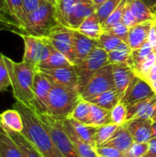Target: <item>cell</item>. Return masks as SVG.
Returning <instances> with one entry per match:
<instances>
[{"mask_svg":"<svg viewBox=\"0 0 156 157\" xmlns=\"http://www.w3.org/2000/svg\"><path fill=\"white\" fill-rule=\"evenodd\" d=\"M20 37L24 41L22 61L38 68V66L50 56L51 45L38 37L30 35H22Z\"/></svg>","mask_w":156,"mask_h":157,"instance_id":"obj_9","label":"cell"},{"mask_svg":"<svg viewBox=\"0 0 156 157\" xmlns=\"http://www.w3.org/2000/svg\"><path fill=\"white\" fill-rule=\"evenodd\" d=\"M52 82L49 79V77L38 70L35 75L34 83H33V94L34 100L32 104V109L38 113L47 114L48 108V99L52 88Z\"/></svg>","mask_w":156,"mask_h":157,"instance_id":"obj_10","label":"cell"},{"mask_svg":"<svg viewBox=\"0 0 156 157\" xmlns=\"http://www.w3.org/2000/svg\"><path fill=\"white\" fill-rule=\"evenodd\" d=\"M153 121L148 119H131L123 125L129 131L134 143H149L153 139Z\"/></svg>","mask_w":156,"mask_h":157,"instance_id":"obj_13","label":"cell"},{"mask_svg":"<svg viewBox=\"0 0 156 157\" xmlns=\"http://www.w3.org/2000/svg\"><path fill=\"white\" fill-rule=\"evenodd\" d=\"M97 47H98L97 40H93L82 34L77 29H74L73 50L74 56V65L85 60Z\"/></svg>","mask_w":156,"mask_h":157,"instance_id":"obj_14","label":"cell"},{"mask_svg":"<svg viewBox=\"0 0 156 157\" xmlns=\"http://www.w3.org/2000/svg\"><path fill=\"white\" fill-rule=\"evenodd\" d=\"M122 42H123V40H121L120 38H118L107 31H104L101 34V36L99 37V39L97 40L98 47L105 50L107 52H109L115 50Z\"/></svg>","mask_w":156,"mask_h":157,"instance_id":"obj_37","label":"cell"},{"mask_svg":"<svg viewBox=\"0 0 156 157\" xmlns=\"http://www.w3.org/2000/svg\"><path fill=\"white\" fill-rule=\"evenodd\" d=\"M0 121L1 125L10 131L22 132L24 128V123L22 120L21 114L16 109H6L0 113Z\"/></svg>","mask_w":156,"mask_h":157,"instance_id":"obj_24","label":"cell"},{"mask_svg":"<svg viewBox=\"0 0 156 157\" xmlns=\"http://www.w3.org/2000/svg\"><path fill=\"white\" fill-rule=\"evenodd\" d=\"M73 35L74 29L59 25L55 27L46 37L40 38L50 44L53 49L63 54L74 65V56L73 50Z\"/></svg>","mask_w":156,"mask_h":157,"instance_id":"obj_8","label":"cell"},{"mask_svg":"<svg viewBox=\"0 0 156 157\" xmlns=\"http://www.w3.org/2000/svg\"><path fill=\"white\" fill-rule=\"evenodd\" d=\"M108 64H110L108 62V52L105 50L97 47L85 60L74 65L79 79L78 90L88 81V79L96 72Z\"/></svg>","mask_w":156,"mask_h":157,"instance_id":"obj_7","label":"cell"},{"mask_svg":"<svg viewBox=\"0 0 156 157\" xmlns=\"http://www.w3.org/2000/svg\"><path fill=\"white\" fill-rule=\"evenodd\" d=\"M122 0H107L101 6L96 8V15L103 25L105 21L108 18V17L112 14V12L117 8V6L120 4Z\"/></svg>","mask_w":156,"mask_h":157,"instance_id":"obj_38","label":"cell"},{"mask_svg":"<svg viewBox=\"0 0 156 157\" xmlns=\"http://www.w3.org/2000/svg\"><path fill=\"white\" fill-rule=\"evenodd\" d=\"M154 28H155V29H156V18H155V20H154Z\"/></svg>","mask_w":156,"mask_h":157,"instance_id":"obj_55","label":"cell"},{"mask_svg":"<svg viewBox=\"0 0 156 157\" xmlns=\"http://www.w3.org/2000/svg\"><path fill=\"white\" fill-rule=\"evenodd\" d=\"M152 131H153V138H156V121H153Z\"/></svg>","mask_w":156,"mask_h":157,"instance_id":"obj_52","label":"cell"},{"mask_svg":"<svg viewBox=\"0 0 156 157\" xmlns=\"http://www.w3.org/2000/svg\"><path fill=\"white\" fill-rule=\"evenodd\" d=\"M113 66V78L115 84V89L120 94V98L126 92L127 88L132 82L136 75L131 67L127 64H112Z\"/></svg>","mask_w":156,"mask_h":157,"instance_id":"obj_18","label":"cell"},{"mask_svg":"<svg viewBox=\"0 0 156 157\" xmlns=\"http://www.w3.org/2000/svg\"><path fill=\"white\" fill-rule=\"evenodd\" d=\"M7 13L23 29L26 21L24 13V0H6Z\"/></svg>","mask_w":156,"mask_h":157,"instance_id":"obj_33","label":"cell"},{"mask_svg":"<svg viewBox=\"0 0 156 157\" xmlns=\"http://www.w3.org/2000/svg\"><path fill=\"white\" fill-rule=\"evenodd\" d=\"M45 1H48V2H51V3H55V0H45Z\"/></svg>","mask_w":156,"mask_h":157,"instance_id":"obj_54","label":"cell"},{"mask_svg":"<svg viewBox=\"0 0 156 157\" xmlns=\"http://www.w3.org/2000/svg\"><path fill=\"white\" fill-rule=\"evenodd\" d=\"M155 95L151 85L143 78L135 75L126 92L120 98V102L126 107L135 102L152 98Z\"/></svg>","mask_w":156,"mask_h":157,"instance_id":"obj_11","label":"cell"},{"mask_svg":"<svg viewBox=\"0 0 156 157\" xmlns=\"http://www.w3.org/2000/svg\"><path fill=\"white\" fill-rule=\"evenodd\" d=\"M35 111V110H34ZM36 112V111H35ZM37 116L40 120L44 128L51 136L52 142L61 152L63 157H81L79 153L76 151L75 147L68 138L63 122L60 120L54 119L47 114H40L36 112Z\"/></svg>","mask_w":156,"mask_h":157,"instance_id":"obj_5","label":"cell"},{"mask_svg":"<svg viewBox=\"0 0 156 157\" xmlns=\"http://www.w3.org/2000/svg\"><path fill=\"white\" fill-rule=\"evenodd\" d=\"M156 16V0H141Z\"/></svg>","mask_w":156,"mask_h":157,"instance_id":"obj_49","label":"cell"},{"mask_svg":"<svg viewBox=\"0 0 156 157\" xmlns=\"http://www.w3.org/2000/svg\"><path fill=\"white\" fill-rule=\"evenodd\" d=\"M14 109H16L22 116L24 123L22 131L23 135L33 144L41 156L63 157L32 109L17 101L14 105Z\"/></svg>","mask_w":156,"mask_h":157,"instance_id":"obj_1","label":"cell"},{"mask_svg":"<svg viewBox=\"0 0 156 157\" xmlns=\"http://www.w3.org/2000/svg\"><path fill=\"white\" fill-rule=\"evenodd\" d=\"M149 149L143 157H156V138H153L148 143Z\"/></svg>","mask_w":156,"mask_h":157,"instance_id":"obj_48","label":"cell"},{"mask_svg":"<svg viewBox=\"0 0 156 157\" xmlns=\"http://www.w3.org/2000/svg\"><path fill=\"white\" fill-rule=\"evenodd\" d=\"M9 86L10 79L7 66L4 59V54L0 53V93L6 90Z\"/></svg>","mask_w":156,"mask_h":157,"instance_id":"obj_42","label":"cell"},{"mask_svg":"<svg viewBox=\"0 0 156 157\" xmlns=\"http://www.w3.org/2000/svg\"><path fill=\"white\" fill-rule=\"evenodd\" d=\"M110 118H111V123L116 124L118 126L123 125L127 121V118H128L127 107L120 101L110 110Z\"/></svg>","mask_w":156,"mask_h":157,"instance_id":"obj_40","label":"cell"},{"mask_svg":"<svg viewBox=\"0 0 156 157\" xmlns=\"http://www.w3.org/2000/svg\"><path fill=\"white\" fill-rule=\"evenodd\" d=\"M130 8L137 23L150 22L155 20V15L141 0H131Z\"/></svg>","mask_w":156,"mask_h":157,"instance_id":"obj_28","label":"cell"},{"mask_svg":"<svg viewBox=\"0 0 156 157\" xmlns=\"http://www.w3.org/2000/svg\"><path fill=\"white\" fill-rule=\"evenodd\" d=\"M40 2L41 0H24V13H25L26 20L28 16L40 6Z\"/></svg>","mask_w":156,"mask_h":157,"instance_id":"obj_46","label":"cell"},{"mask_svg":"<svg viewBox=\"0 0 156 157\" xmlns=\"http://www.w3.org/2000/svg\"><path fill=\"white\" fill-rule=\"evenodd\" d=\"M0 157H23L2 125L0 128Z\"/></svg>","mask_w":156,"mask_h":157,"instance_id":"obj_27","label":"cell"},{"mask_svg":"<svg viewBox=\"0 0 156 157\" xmlns=\"http://www.w3.org/2000/svg\"><path fill=\"white\" fill-rule=\"evenodd\" d=\"M144 80H146L149 84L151 83H156V63L150 69V71L143 76L142 77Z\"/></svg>","mask_w":156,"mask_h":157,"instance_id":"obj_47","label":"cell"},{"mask_svg":"<svg viewBox=\"0 0 156 157\" xmlns=\"http://www.w3.org/2000/svg\"><path fill=\"white\" fill-rule=\"evenodd\" d=\"M90 110H91V103L81 98L76 104L75 108L74 109L72 114L68 119H73L78 122L86 124L89 118Z\"/></svg>","mask_w":156,"mask_h":157,"instance_id":"obj_35","label":"cell"},{"mask_svg":"<svg viewBox=\"0 0 156 157\" xmlns=\"http://www.w3.org/2000/svg\"><path fill=\"white\" fill-rule=\"evenodd\" d=\"M69 123L71 124L73 130L77 134L79 138H81L83 141H85L86 144H90L93 148L97 149L96 145V133L97 132L98 127L86 125L81 122H78L73 119H66Z\"/></svg>","mask_w":156,"mask_h":157,"instance_id":"obj_23","label":"cell"},{"mask_svg":"<svg viewBox=\"0 0 156 157\" xmlns=\"http://www.w3.org/2000/svg\"><path fill=\"white\" fill-rule=\"evenodd\" d=\"M156 109V94L149 98L135 102L127 106L128 118L127 121L131 119H148L152 120Z\"/></svg>","mask_w":156,"mask_h":157,"instance_id":"obj_17","label":"cell"},{"mask_svg":"<svg viewBox=\"0 0 156 157\" xmlns=\"http://www.w3.org/2000/svg\"><path fill=\"white\" fill-rule=\"evenodd\" d=\"M92 1V3L94 4V6H96V8L97 7H98L99 6H101L103 3H105L107 0H91Z\"/></svg>","mask_w":156,"mask_h":157,"instance_id":"obj_50","label":"cell"},{"mask_svg":"<svg viewBox=\"0 0 156 157\" xmlns=\"http://www.w3.org/2000/svg\"><path fill=\"white\" fill-rule=\"evenodd\" d=\"M0 128H1V121H0Z\"/></svg>","mask_w":156,"mask_h":157,"instance_id":"obj_57","label":"cell"},{"mask_svg":"<svg viewBox=\"0 0 156 157\" xmlns=\"http://www.w3.org/2000/svg\"><path fill=\"white\" fill-rule=\"evenodd\" d=\"M134 144V141L130 134L129 131L124 127V125L119 126L118 130L114 135L102 146H110L118 149L119 151L125 153L129 148Z\"/></svg>","mask_w":156,"mask_h":157,"instance_id":"obj_21","label":"cell"},{"mask_svg":"<svg viewBox=\"0 0 156 157\" xmlns=\"http://www.w3.org/2000/svg\"><path fill=\"white\" fill-rule=\"evenodd\" d=\"M7 66L10 86L17 102H19L29 108H32L34 94L33 83L38 68L25 62H15L4 55Z\"/></svg>","mask_w":156,"mask_h":157,"instance_id":"obj_2","label":"cell"},{"mask_svg":"<svg viewBox=\"0 0 156 157\" xmlns=\"http://www.w3.org/2000/svg\"><path fill=\"white\" fill-rule=\"evenodd\" d=\"M77 30L81 32L82 34L93 39V40H98L101 34L104 32L103 26L98 19L96 13L90 15L87 17L82 24L78 27Z\"/></svg>","mask_w":156,"mask_h":157,"instance_id":"obj_22","label":"cell"},{"mask_svg":"<svg viewBox=\"0 0 156 157\" xmlns=\"http://www.w3.org/2000/svg\"><path fill=\"white\" fill-rule=\"evenodd\" d=\"M155 51L156 49H154L153 47V45L148 41L143 46H142L141 48L131 52V54L128 64L131 67V69L134 72Z\"/></svg>","mask_w":156,"mask_h":157,"instance_id":"obj_30","label":"cell"},{"mask_svg":"<svg viewBox=\"0 0 156 157\" xmlns=\"http://www.w3.org/2000/svg\"><path fill=\"white\" fill-rule=\"evenodd\" d=\"M120 101V94L117 92L116 89H112L99 94L98 96L95 97L88 102L110 111Z\"/></svg>","mask_w":156,"mask_h":157,"instance_id":"obj_25","label":"cell"},{"mask_svg":"<svg viewBox=\"0 0 156 157\" xmlns=\"http://www.w3.org/2000/svg\"><path fill=\"white\" fill-rule=\"evenodd\" d=\"M95 12L96 6L91 0H76L68 17V27L77 29L82 22Z\"/></svg>","mask_w":156,"mask_h":157,"instance_id":"obj_16","label":"cell"},{"mask_svg":"<svg viewBox=\"0 0 156 157\" xmlns=\"http://www.w3.org/2000/svg\"><path fill=\"white\" fill-rule=\"evenodd\" d=\"M148 143H134L124 153V157H143L148 152Z\"/></svg>","mask_w":156,"mask_h":157,"instance_id":"obj_41","label":"cell"},{"mask_svg":"<svg viewBox=\"0 0 156 157\" xmlns=\"http://www.w3.org/2000/svg\"><path fill=\"white\" fill-rule=\"evenodd\" d=\"M152 121H156V109L154 114V116H153V118H152Z\"/></svg>","mask_w":156,"mask_h":157,"instance_id":"obj_53","label":"cell"},{"mask_svg":"<svg viewBox=\"0 0 156 157\" xmlns=\"http://www.w3.org/2000/svg\"><path fill=\"white\" fill-rule=\"evenodd\" d=\"M0 31H9L19 37L24 35V30L14 18L7 13L0 10Z\"/></svg>","mask_w":156,"mask_h":157,"instance_id":"obj_34","label":"cell"},{"mask_svg":"<svg viewBox=\"0 0 156 157\" xmlns=\"http://www.w3.org/2000/svg\"><path fill=\"white\" fill-rule=\"evenodd\" d=\"M75 2L76 0H55V15L58 22L61 25L69 28L68 17Z\"/></svg>","mask_w":156,"mask_h":157,"instance_id":"obj_32","label":"cell"},{"mask_svg":"<svg viewBox=\"0 0 156 157\" xmlns=\"http://www.w3.org/2000/svg\"><path fill=\"white\" fill-rule=\"evenodd\" d=\"M129 30H130V29L125 24H123L122 22H120V23H118V24H116L114 26H111L108 29H104V31H107V32L120 38L121 40H123L126 43H127Z\"/></svg>","mask_w":156,"mask_h":157,"instance_id":"obj_43","label":"cell"},{"mask_svg":"<svg viewBox=\"0 0 156 157\" xmlns=\"http://www.w3.org/2000/svg\"><path fill=\"white\" fill-rule=\"evenodd\" d=\"M80 99L78 89L53 84L48 99L47 115L60 121L66 120Z\"/></svg>","mask_w":156,"mask_h":157,"instance_id":"obj_4","label":"cell"},{"mask_svg":"<svg viewBox=\"0 0 156 157\" xmlns=\"http://www.w3.org/2000/svg\"><path fill=\"white\" fill-rule=\"evenodd\" d=\"M130 3H131V1H130ZM130 3H129V5L127 6L126 9H125V11H124L123 17H122V20H121V22H122L123 24H125L129 29H131V28L133 27L134 25L138 24L137 21H136V19H135V17H134V16H133L132 13H131V8H130Z\"/></svg>","mask_w":156,"mask_h":157,"instance_id":"obj_45","label":"cell"},{"mask_svg":"<svg viewBox=\"0 0 156 157\" xmlns=\"http://www.w3.org/2000/svg\"><path fill=\"white\" fill-rule=\"evenodd\" d=\"M0 10L7 13L6 11V0H0ZM8 14V13H7Z\"/></svg>","mask_w":156,"mask_h":157,"instance_id":"obj_51","label":"cell"},{"mask_svg":"<svg viewBox=\"0 0 156 157\" xmlns=\"http://www.w3.org/2000/svg\"><path fill=\"white\" fill-rule=\"evenodd\" d=\"M112 89H115L113 66L112 64H108L96 72L88 79L79 89V94L82 99L89 101L99 94Z\"/></svg>","mask_w":156,"mask_h":157,"instance_id":"obj_6","label":"cell"},{"mask_svg":"<svg viewBox=\"0 0 156 157\" xmlns=\"http://www.w3.org/2000/svg\"><path fill=\"white\" fill-rule=\"evenodd\" d=\"M98 157H106V156H102V155H98Z\"/></svg>","mask_w":156,"mask_h":157,"instance_id":"obj_56","label":"cell"},{"mask_svg":"<svg viewBox=\"0 0 156 157\" xmlns=\"http://www.w3.org/2000/svg\"><path fill=\"white\" fill-rule=\"evenodd\" d=\"M119 126L113 123H109L107 125H103L98 127L97 132L96 133V145L97 148L104 145L109 139L114 135Z\"/></svg>","mask_w":156,"mask_h":157,"instance_id":"obj_36","label":"cell"},{"mask_svg":"<svg viewBox=\"0 0 156 157\" xmlns=\"http://www.w3.org/2000/svg\"><path fill=\"white\" fill-rule=\"evenodd\" d=\"M3 127V126H2ZM4 128V127H3ZM5 131L7 132V134L10 136L12 141L15 143L17 147L18 148L19 152L21 153L23 157H42L41 155L39 153V151L36 149V147L33 145V144L23 135L22 132H17L10 130H7L4 128Z\"/></svg>","mask_w":156,"mask_h":157,"instance_id":"obj_20","label":"cell"},{"mask_svg":"<svg viewBox=\"0 0 156 157\" xmlns=\"http://www.w3.org/2000/svg\"><path fill=\"white\" fill-rule=\"evenodd\" d=\"M98 155L106 157H124V153L110 146H99L96 149Z\"/></svg>","mask_w":156,"mask_h":157,"instance_id":"obj_44","label":"cell"},{"mask_svg":"<svg viewBox=\"0 0 156 157\" xmlns=\"http://www.w3.org/2000/svg\"><path fill=\"white\" fill-rule=\"evenodd\" d=\"M62 122L68 138L70 139V141L72 142V144H74V146L75 147L76 151L79 153L81 157H98L96 149L77 136V134L74 132L67 120H63L62 121Z\"/></svg>","mask_w":156,"mask_h":157,"instance_id":"obj_19","label":"cell"},{"mask_svg":"<svg viewBox=\"0 0 156 157\" xmlns=\"http://www.w3.org/2000/svg\"><path fill=\"white\" fill-rule=\"evenodd\" d=\"M109 123H111L110 111L102 109L98 106H96L94 104H91L89 118L86 124L95 127H100Z\"/></svg>","mask_w":156,"mask_h":157,"instance_id":"obj_29","label":"cell"},{"mask_svg":"<svg viewBox=\"0 0 156 157\" xmlns=\"http://www.w3.org/2000/svg\"><path fill=\"white\" fill-rule=\"evenodd\" d=\"M131 0H122L120 2V4L117 6V8L112 12V14L108 17V18L105 21V23L102 25L103 29H108L111 26H114L120 22H121L122 20V17L124 14V11L127 7V6L129 5Z\"/></svg>","mask_w":156,"mask_h":157,"instance_id":"obj_39","label":"cell"},{"mask_svg":"<svg viewBox=\"0 0 156 157\" xmlns=\"http://www.w3.org/2000/svg\"><path fill=\"white\" fill-rule=\"evenodd\" d=\"M59 25L54 4L41 0L40 6L28 16L23 27L24 35L44 38Z\"/></svg>","mask_w":156,"mask_h":157,"instance_id":"obj_3","label":"cell"},{"mask_svg":"<svg viewBox=\"0 0 156 157\" xmlns=\"http://www.w3.org/2000/svg\"><path fill=\"white\" fill-rule=\"evenodd\" d=\"M45 74L54 85L64 86L78 89L79 79L74 65L57 69H38ZM79 91V90H78Z\"/></svg>","mask_w":156,"mask_h":157,"instance_id":"obj_12","label":"cell"},{"mask_svg":"<svg viewBox=\"0 0 156 157\" xmlns=\"http://www.w3.org/2000/svg\"><path fill=\"white\" fill-rule=\"evenodd\" d=\"M154 21L138 23L130 29L127 43L132 51L141 48L149 41L150 34L154 28Z\"/></svg>","mask_w":156,"mask_h":157,"instance_id":"obj_15","label":"cell"},{"mask_svg":"<svg viewBox=\"0 0 156 157\" xmlns=\"http://www.w3.org/2000/svg\"><path fill=\"white\" fill-rule=\"evenodd\" d=\"M131 52L132 50L130 48L128 43L123 41L115 50L108 52V62L110 64H128Z\"/></svg>","mask_w":156,"mask_h":157,"instance_id":"obj_31","label":"cell"},{"mask_svg":"<svg viewBox=\"0 0 156 157\" xmlns=\"http://www.w3.org/2000/svg\"><path fill=\"white\" fill-rule=\"evenodd\" d=\"M73 65L74 64L63 54L51 47L50 56L38 66V69H57L62 67H70Z\"/></svg>","mask_w":156,"mask_h":157,"instance_id":"obj_26","label":"cell"}]
</instances>
